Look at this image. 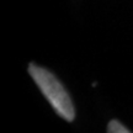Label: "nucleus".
<instances>
[{
  "label": "nucleus",
  "instance_id": "f257e3e1",
  "mask_svg": "<svg viewBox=\"0 0 133 133\" xmlns=\"http://www.w3.org/2000/svg\"><path fill=\"white\" fill-rule=\"evenodd\" d=\"M29 73L44 97L52 105L54 111L68 122L74 121L75 109L71 102L70 95L62 85V83L57 79V76L48 69L37 65L33 62L29 64Z\"/></svg>",
  "mask_w": 133,
  "mask_h": 133
},
{
  "label": "nucleus",
  "instance_id": "f03ea898",
  "mask_svg": "<svg viewBox=\"0 0 133 133\" xmlns=\"http://www.w3.org/2000/svg\"><path fill=\"white\" fill-rule=\"evenodd\" d=\"M107 132L109 133H129L131 131L127 129L122 123H119L117 119H111L107 124Z\"/></svg>",
  "mask_w": 133,
  "mask_h": 133
}]
</instances>
